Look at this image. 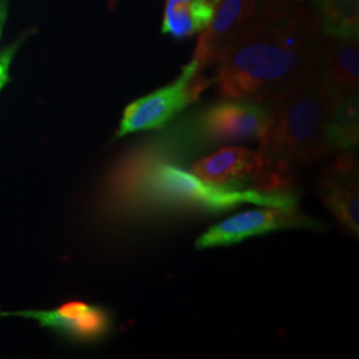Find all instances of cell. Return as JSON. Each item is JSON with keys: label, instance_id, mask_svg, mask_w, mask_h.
<instances>
[{"label": "cell", "instance_id": "14", "mask_svg": "<svg viewBox=\"0 0 359 359\" xmlns=\"http://www.w3.org/2000/svg\"><path fill=\"white\" fill-rule=\"evenodd\" d=\"M327 142L330 151H357L359 144L358 93H348L333 99L327 120Z\"/></svg>", "mask_w": 359, "mask_h": 359}, {"label": "cell", "instance_id": "11", "mask_svg": "<svg viewBox=\"0 0 359 359\" xmlns=\"http://www.w3.org/2000/svg\"><path fill=\"white\" fill-rule=\"evenodd\" d=\"M18 316L34 318L41 326L56 329L76 339L92 341L108 333L111 327L109 314L99 306L72 301L56 310L48 311H20Z\"/></svg>", "mask_w": 359, "mask_h": 359}, {"label": "cell", "instance_id": "16", "mask_svg": "<svg viewBox=\"0 0 359 359\" xmlns=\"http://www.w3.org/2000/svg\"><path fill=\"white\" fill-rule=\"evenodd\" d=\"M265 8H283L286 6L298 3V0H257Z\"/></svg>", "mask_w": 359, "mask_h": 359}, {"label": "cell", "instance_id": "3", "mask_svg": "<svg viewBox=\"0 0 359 359\" xmlns=\"http://www.w3.org/2000/svg\"><path fill=\"white\" fill-rule=\"evenodd\" d=\"M332 104L330 92L317 75L271 103L269 126L259 140L258 154L274 189H290L294 165L330 151L327 120Z\"/></svg>", "mask_w": 359, "mask_h": 359}, {"label": "cell", "instance_id": "8", "mask_svg": "<svg viewBox=\"0 0 359 359\" xmlns=\"http://www.w3.org/2000/svg\"><path fill=\"white\" fill-rule=\"evenodd\" d=\"M358 161L354 152H341L323 172L318 196L348 233L359 236Z\"/></svg>", "mask_w": 359, "mask_h": 359}, {"label": "cell", "instance_id": "4", "mask_svg": "<svg viewBox=\"0 0 359 359\" xmlns=\"http://www.w3.org/2000/svg\"><path fill=\"white\" fill-rule=\"evenodd\" d=\"M203 74L197 62L192 59L173 83L132 102L123 114L117 137L167 126L188 105L198 100L209 84Z\"/></svg>", "mask_w": 359, "mask_h": 359}, {"label": "cell", "instance_id": "13", "mask_svg": "<svg viewBox=\"0 0 359 359\" xmlns=\"http://www.w3.org/2000/svg\"><path fill=\"white\" fill-rule=\"evenodd\" d=\"M311 19L320 34L359 39V0H309Z\"/></svg>", "mask_w": 359, "mask_h": 359}, {"label": "cell", "instance_id": "12", "mask_svg": "<svg viewBox=\"0 0 359 359\" xmlns=\"http://www.w3.org/2000/svg\"><path fill=\"white\" fill-rule=\"evenodd\" d=\"M219 0H165L161 32L175 39L194 36L209 26Z\"/></svg>", "mask_w": 359, "mask_h": 359}, {"label": "cell", "instance_id": "2", "mask_svg": "<svg viewBox=\"0 0 359 359\" xmlns=\"http://www.w3.org/2000/svg\"><path fill=\"white\" fill-rule=\"evenodd\" d=\"M167 148L165 132L132 151L116 165L107 191V201L114 212L136 215L173 208L221 212L248 203L297 209L298 196L290 189H234L206 182L173 164L175 151L167 152Z\"/></svg>", "mask_w": 359, "mask_h": 359}, {"label": "cell", "instance_id": "7", "mask_svg": "<svg viewBox=\"0 0 359 359\" xmlns=\"http://www.w3.org/2000/svg\"><path fill=\"white\" fill-rule=\"evenodd\" d=\"M193 173L206 182L234 189L274 191L262 158L244 147H228L193 164Z\"/></svg>", "mask_w": 359, "mask_h": 359}, {"label": "cell", "instance_id": "6", "mask_svg": "<svg viewBox=\"0 0 359 359\" xmlns=\"http://www.w3.org/2000/svg\"><path fill=\"white\" fill-rule=\"evenodd\" d=\"M281 229H311L322 231L323 225L314 218H309L298 209L270 208L255 209L226 218L212 226L196 241L197 249L238 244L246 238Z\"/></svg>", "mask_w": 359, "mask_h": 359}, {"label": "cell", "instance_id": "10", "mask_svg": "<svg viewBox=\"0 0 359 359\" xmlns=\"http://www.w3.org/2000/svg\"><path fill=\"white\" fill-rule=\"evenodd\" d=\"M317 76L321 79L333 99L348 93H358V40L322 35Z\"/></svg>", "mask_w": 359, "mask_h": 359}, {"label": "cell", "instance_id": "15", "mask_svg": "<svg viewBox=\"0 0 359 359\" xmlns=\"http://www.w3.org/2000/svg\"><path fill=\"white\" fill-rule=\"evenodd\" d=\"M11 63V53L6 52L0 56V90L6 86L8 81V67Z\"/></svg>", "mask_w": 359, "mask_h": 359}, {"label": "cell", "instance_id": "1", "mask_svg": "<svg viewBox=\"0 0 359 359\" xmlns=\"http://www.w3.org/2000/svg\"><path fill=\"white\" fill-rule=\"evenodd\" d=\"M321 43L314 20L298 3L283 8L261 7L218 57L219 97L276 102L317 75Z\"/></svg>", "mask_w": 359, "mask_h": 359}, {"label": "cell", "instance_id": "9", "mask_svg": "<svg viewBox=\"0 0 359 359\" xmlns=\"http://www.w3.org/2000/svg\"><path fill=\"white\" fill-rule=\"evenodd\" d=\"M257 0H219L215 15L198 38L193 60L204 72L216 65L221 52L237 38L261 10Z\"/></svg>", "mask_w": 359, "mask_h": 359}, {"label": "cell", "instance_id": "17", "mask_svg": "<svg viewBox=\"0 0 359 359\" xmlns=\"http://www.w3.org/2000/svg\"><path fill=\"white\" fill-rule=\"evenodd\" d=\"M6 18H7V3H6V0H0V36H1Z\"/></svg>", "mask_w": 359, "mask_h": 359}, {"label": "cell", "instance_id": "5", "mask_svg": "<svg viewBox=\"0 0 359 359\" xmlns=\"http://www.w3.org/2000/svg\"><path fill=\"white\" fill-rule=\"evenodd\" d=\"M271 104L224 100L196 114L204 142L228 144L261 140L269 126Z\"/></svg>", "mask_w": 359, "mask_h": 359}]
</instances>
